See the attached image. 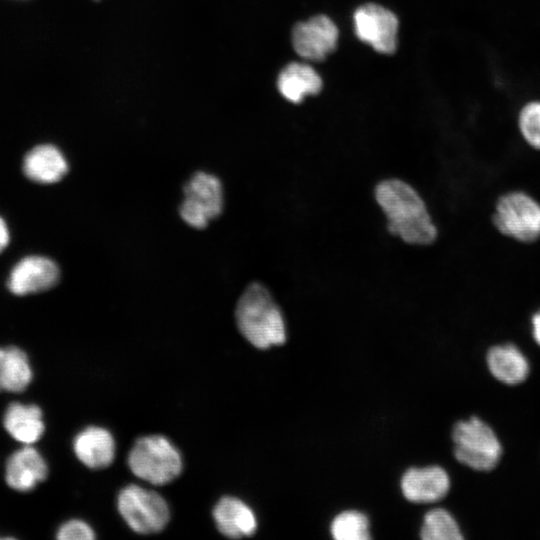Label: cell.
Listing matches in <instances>:
<instances>
[{"label": "cell", "instance_id": "6da1fadb", "mask_svg": "<svg viewBox=\"0 0 540 540\" xmlns=\"http://www.w3.org/2000/svg\"><path fill=\"white\" fill-rule=\"evenodd\" d=\"M375 198L388 220V230L409 244L435 241L437 228L417 191L400 179H386L375 188Z\"/></svg>", "mask_w": 540, "mask_h": 540}, {"label": "cell", "instance_id": "7a4b0ae2", "mask_svg": "<svg viewBox=\"0 0 540 540\" xmlns=\"http://www.w3.org/2000/svg\"><path fill=\"white\" fill-rule=\"evenodd\" d=\"M235 318L241 334L258 349L286 341L283 314L261 283H251L244 290L236 305Z\"/></svg>", "mask_w": 540, "mask_h": 540}, {"label": "cell", "instance_id": "3957f363", "mask_svg": "<svg viewBox=\"0 0 540 540\" xmlns=\"http://www.w3.org/2000/svg\"><path fill=\"white\" fill-rule=\"evenodd\" d=\"M128 466L138 478L153 485H164L179 476L182 458L173 443L161 435L144 436L128 454Z\"/></svg>", "mask_w": 540, "mask_h": 540}, {"label": "cell", "instance_id": "277c9868", "mask_svg": "<svg viewBox=\"0 0 540 540\" xmlns=\"http://www.w3.org/2000/svg\"><path fill=\"white\" fill-rule=\"evenodd\" d=\"M452 439L456 459L469 468L490 471L500 461V441L492 428L478 417L456 423Z\"/></svg>", "mask_w": 540, "mask_h": 540}, {"label": "cell", "instance_id": "5b68a950", "mask_svg": "<svg viewBox=\"0 0 540 540\" xmlns=\"http://www.w3.org/2000/svg\"><path fill=\"white\" fill-rule=\"evenodd\" d=\"M117 507L127 525L139 534L161 531L170 518L166 500L157 492L139 485L125 486L118 494Z\"/></svg>", "mask_w": 540, "mask_h": 540}, {"label": "cell", "instance_id": "8992f818", "mask_svg": "<svg viewBox=\"0 0 540 540\" xmlns=\"http://www.w3.org/2000/svg\"><path fill=\"white\" fill-rule=\"evenodd\" d=\"M492 221L501 234L534 242L540 237V204L525 192H508L498 199Z\"/></svg>", "mask_w": 540, "mask_h": 540}, {"label": "cell", "instance_id": "52a82bcc", "mask_svg": "<svg viewBox=\"0 0 540 540\" xmlns=\"http://www.w3.org/2000/svg\"><path fill=\"white\" fill-rule=\"evenodd\" d=\"M185 198L180 206L182 219L190 226L203 229L216 218L223 207L220 180L206 172H196L184 186Z\"/></svg>", "mask_w": 540, "mask_h": 540}, {"label": "cell", "instance_id": "ba28073f", "mask_svg": "<svg viewBox=\"0 0 540 540\" xmlns=\"http://www.w3.org/2000/svg\"><path fill=\"white\" fill-rule=\"evenodd\" d=\"M353 21L357 37L375 51L391 54L396 50L398 19L393 12L370 3L355 11Z\"/></svg>", "mask_w": 540, "mask_h": 540}, {"label": "cell", "instance_id": "9c48e42d", "mask_svg": "<svg viewBox=\"0 0 540 540\" xmlns=\"http://www.w3.org/2000/svg\"><path fill=\"white\" fill-rule=\"evenodd\" d=\"M60 279V269L52 259L30 255L20 259L11 269L7 287L17 296H25L47 291Z\"/></svg>", "mask_w": 540, "mask_h": 540}, {"label": "cell", "instance_id": "30bf717a", "mask_svg": "<svg viewBox=\"0 0 540 540\" xmlns=\"http://www.w3.org/2000/svg\"><path fill=\"white\" fill-rule=\"evenodd\" d=\"M338 36L335 23L325 15H318L294 27L292 43L303 59L320 61L334 51Z\"/></svg>", "mask_w": 540, "mask_h": 540}, {"label": "cell", "instance_id": "8fae6325", "mask_svg": "<svg viewBox=\"0 0 540 540\" xmlns=\"http://www.w3.org/2000/svg\"><path fill=\"white\" fill-rule=\"evenodd\" d=\"M48 475V466L39 451L25 445L13 452L5 465V480L9 487L19 492L33 490Z\"/></svg>", "mask_w": 540, "mask_h": 540}, {"label": "cell", "instance_id": "7c38bea8", "mask_svg": "<svg viewBox=\"0 0 540 540\" xmlns=\"http://www.w3.org/2000/svg\"><path fill=\"white\" fill-rule=\"evenodd\" d=\"M449 488V476L439 466L410 468L401 479L404 497L414 503L439 501L446 496Z\"/></svg>", "mask_w": 540, "mask_h": 540}, {"label": "cell", "instance_id": "4fadbf2b", "mask_svg": "<svg viewBox=\"0 0 540 540\" xmlns=\"http://www.w3.org/2000/svg\"><path fill=\"white\" fill-rule=\"evenodd\" d=\"M73 450L78 460L90 469L108 467L115 457V440L103 427L89 426L74 438Z\"/></svg>", "mask_w": 540, "mask_h": 540}, {"label": "cell", "instance_id": "5bb4252c", "mask_svg": "<svg viewBox=\"0 0 540 540\" xmlns=\"http://www.w3.org/2000/svg\"><path fill=\"white\" fill-rule=\"evenodd\" d=\"M22 170L25 176L39 184H53L68 172V162L62 152L51 144H41L27 152Z\"/></svg>", "mask_w": 540, "mask_h": 540}, {"label": "cell", "instance_id": "9a60e30c", "mask_svg": "<svg viewBox=\"0 0 540 540\" xmlns=\"http://www.w3.org/2000/svg\"><path fill=\"white\" fill-rule=\"evenodd\" d=\"M213 518L219 532L228 538L251 536L257 528L252 509L233 496H224L217 502Z\"/></svg>", "mask_w": 540, "mask_h": 540}, {"label": "cell", "instance_id": "2e32d148", "mask_svg": "<svg viewBox=\"0 0 540 540\" xmlns=\"http://www.w3.org/2000/svg\"><path fill=\"white\" fill-rule=\"evenodd\" d=\"M3 425L12 438L25 445L37 442L45 430L42 410L35 404L19 402L7 407Z\"/></svg>", "mask_w": 540, "mask_h": 540}, {"label": "cell", "instance_id": "e0dca14e", "mask_svg": "<svg viewBox=\"0 0 540 540\" xmlns=\"http://www.w3.org/2000/svg\"><path fill=\"white\" fill-rule=\"evenodd\" d=\"M486 361L491 374L500 382L508 385L522 383L529 374V363L526 357L512 344L490 348Z\"/></svg>", "mask_w": 540, "mask_h": 540}, {"label": "cell", "instance_id": "ac0fdd59", "mask_svg": "<svg viewBox=\"0 0 540 540\" xmlns=\"http://www.w3.org/2000/svg\"><path fill=\"white\" fill-rule=\"evenodd\" d=\"M277 86L284 98L290 102L299 103L305 96L320 92L322 79L312 66L293 62L281 71Z\"/></svg>", "mask_w": 540, "mask_h": 540}, {"label": "cell", "instance_id": "d6986e66", "mask_svg": "<svg viewBox=\"0 0 540 540\" xmlns=\"http://www.w3.org/2000/svg\"><path fill=\"white\" fill-rule=\"evenodd\" d=\"M28 355L19 347H0V391L19 393L31 383Z\"/></svg>", "mask_w": 540, "mask_h": 540}, {"label": "cell", "instance_id": "ffe728a7", "mask_svg": "<svg viewBox=\"0 0 540 540\" xmlns=\"http://www.w3.org/2000/svg\"><path fill=\"white\" fill-rule=\"evenodd\" d=\"M421 538L424 540H461L463 536L453 516L445 509L436 508L425 514Z\"/></svg>", "mask_w": 540, "mask_h": 540}, {"label": "cell", "instance_id": "44dd1931", "mask_svg": "<svg viewBox=\"0 0 540 540\" xmlns=\"http://www.w3.org/2000/svg\"><path fill=\"white\" fill-rule=\"evenodd\" d=\"M367 517L354 510L337 515L331 524V534L336 540L370 539Z\"/></svg>", "mask_w": 540, "mask_h": 540}, {"label": "cell", "instance_id": "7402d4cb", "mask_svg": "<svg viewBox=\"0 0 540 540\" xmlns=\"http://www.w3.org/2000/svg\"><path fill=\"white\" fill-rule=\"evenodd\" d=\"M519 129L531 147L540 149V101L530 102L522 108Z\"/></svg>", "mask_w": 540, "mask_h": 540}, {"label": "cell", "instance_id": "603a6c76", "mask_svg": "<svg viewBox=\"0 0 540 540\" xmlns=\"http://www.w3.org/2000/svg\"><path fill=\"white\" fill-rule=\"evenodd\" d=\"M56 537L59 540H92L95 533L83 520L71 519L59 527Z\"/></svg>", "mask_w": 540, "mask_h": 540}, {"label": "cell", "instance_id": "cb8c5ba5", "mask_svg": "<svg viewBox=\"0 0 540 540\" xmlns=\"http://www.w3.org/2000/svg\"><path fill=\"white\" fill-rule=\"evenodd\" d=\"M10 232L5 220L0 216V253L8 246Z\"/></svg>", "mask_w": 540, "mask_h": 540}, {"label": "cell", "instance_id": "d4e9b609", "mask_svg": "<svg viewBox=\"0 0 540 540\" xmlns=\"http://www.w3.org/2000/svg\"><path fill=\"white\" fill-rule=\"evenodd\" d=\"M532 334L540 346V309L532 317Z\"/></svg>", "mask_w": 540, "mask_h": 540}]
</instances>
